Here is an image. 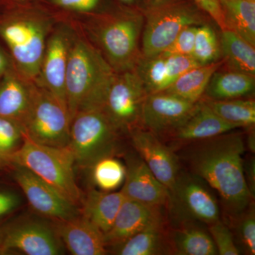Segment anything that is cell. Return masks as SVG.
<instances>
[{"instance_id":"cell-1","label":"cell","mask_w":255,"mask_h":255,"mask_svg":"<svg viewBox=\"0 0 255 255\" xmlns=\"http://www.w3.org/2000/svg\"><path fill=\"white\" fill-rule=\"evenodd\" d=\"M232 131L186 144L178 156L191 173L205 181L219 196L231 221L243 214L254 199L243 174L244 137L241 132Z\"/></svg>"},{"instance_id":"cell-2","label":"cell","mask_w":255,"mask_h":255,"mask_svg":"<svg viewBox=\"0 0 255 255\" xmlns=\"http://www.w3.org/2000/svg\"><path fill=\"white\" fill-rule=\"evenodd\" d=\"M117 73L83 33L73 31L65 79L70 119L78 112L101 110Z\"/></svg>"},{"instance_id":"cell-3","label":"cell","mask_w":255,"mask_h":255,"mask_svg":"<svg viewBox=\"0 0 255 255\" xmlns=\"http://www.w3.org/2000/svg\"><path fill=\"white\" fill-rule=\"evenodd\" d=\"M143 25L141 8L124 6L90 15L82 33L118 73L135 69L141 58L139 41Z\"/></svg>"},{"instance_id":"cell-4","label":"cell","mask_w":255,"mask_h":255,"mask_svg":"<svg viewBox=\"0 0 255 255\" xmlns=\"http://www.w3.org/2000/svg\"><path fill=\"white\" fill-rule=\"evenodd\" d=\"M52 23L31 11L0 16V38L9 52L13 66L26 80L36 82Z\"/></svg>"},{"instance_id":"cell-5","label":"cell","mask_w":255,"mask_h":255,"mask_svg":"<svg viewBox=\"0 0 255 255\" xmlns=\"http://www.w3.org/2000/svg\"><path fill=\"white\" fill-rule=\"evenodd\" d=\"M141 9L144 16L141 48L143 58L160 54L184 28L208 23L209 17L193 0L145 4Z\"/></svg>"},{"instance_id":"cell-6","label":"cell","mask_w":255,"mask_h":255,"mask_svg":"<svg viewBox=\"0 0 255 255\" xmlns=\"http://www.w3.org/2000/svg\"><path fill=\"white\" fill-rule=\"evenodd\" d=\"M10 163L23 166L78 205L82 194L75 180L73 153L68 147L41 145L23 132V142Z\"/></svg>"},{"instance_id":"cell-7","label":"cell","mask_w":255,"mask_h":255,"mask_svg":"<svg viewBox=\"0 0 255 255\" xmlns=\"http://www.w3.org/2000/svg\"><path fill=\"white\" fill-rule=\"evenodd\" d=\"M119 132L102 110L78 112L71 121L68 145L75 164L90 169L100 159L115 155Z\"/></svg>"},{"instance_id":"cell-8","label":"cell","mask_w":255,"mask_h":255,"mask_svg":"<svg viewBox=\"0 0 255 255\" xmlns=\"http://www.w3.org/2000/svg\"><path fill=\"white\" fill-rule=\"evenodd\" d=\"M169 191L166 206L174 228L191 223L209 226L219 221L221 209L216 194L195 174L181 170Z\"/></svg>"},{"instance_id":"cell-9","label":"cell","mask_w":255,"mask_h":255,"mask_svg":"<svg viewBox=\"0 0 255 255\" xmlns=\"http://www.w3.org/2000/svg\"><path fill=\"white\" fill-rule=\"evenodd\" d=\"M70 124L67 106L34 82L31 107L22 126L25 135L41 145L68 147Z\"/></svg>"},{"instance_id":"cell-10","label":"cell","mask_w":255,"mask_h":255,"mask_svg":"<svg viewBox=\"0 0 255 255\" xmlns=\"http://www.w3.org/2000/svg\"><path fill=\"white\" fill-rule=\"evenodd\" d=\"M147 95L135 69L117 73L101 110L119 131L129 132L140 124Z\"/></svg>"},{"instance_id":"cell-11","label":"cell","mask_w":255,"mask_h":255,"mask_svg":"<svg viewBox=\"0 0 255 255\" xmlns=\"http://www.w3.org/2000/svg\"><path fill=\"white\" fill-rule=\"evenodd\" d=\"M0 237L8 251L28 255H59L63 243L54 226L36 219H22L0 228Z\"/></svg>"},{"instance_id":"cell-12","label":"cell","mask_w":255,"mask_h":255,"mask_svg":"<svg viewBox=\"0 0 255 255\" xmlns=\"http://www.w3.org/2000/svg\"><path fill=\"white\" fill-rule=\"evenodd\" d=\"M15 181L36 213L53 220H70L80 216L78 205L29 169L13 164Z\"/></svg>"},{"instance_id":"cell-13","label":"cell","mask_w":255,"mask_h":255,"mask_svg":"<svg viewBox=\"0 0 255 255\" xmlns=\"http://www.w3.org/2000/svg\"><path fill=\"white\" fill-rule=\"evenodd\" d=\"M196 104L165 92L150 94L142 106L140 124L156 136H169L187 120Z\"/></svg>"},{"instance_id":"cell-14","label":"cell","mask_w":255,"mask_h":255,"mask_svg":"<svg viewBox=\"0 0 255 255\" xmlns=\"http://www.w3.org/2000/svg\"><path fill=\"white\" fill-rule=\"evenodd\" d=\"M72 33L73 30L65 26L50 32L42 59L39 76L35 82L66 106L65 79Z\"/></svg>"},{"instance_id":"cell-15","label":"cell","mask_w":255,"mask_h":255,"mask_svg":"<svg viewBox=\"0 0 255 255\" xmlns=\"http://www.w3.org/2000/svg\"><path fill=\"white\" fill-rule=\"evenodd\" d=\"M129 133L135 152L159 182L170 190L181 171L177 154L145 128L135 127Z\"/></svg>"},{"instance_id":"cell-16","label":"cell","mask_w":255,"mask_h":255,"mask_svg":"<svg viewBox=\"0 0 255 255\" xmlns=\"http://www.w3.org/2000/svg\"><path fill=\"white\" fill-rule=\"evenodd\" d=\"M125 180L122 192L127 199L146 205L164 206L168 201L169 191L151 172L136 152L126 159Z\"/></svg>"},{"instance_id":"cell-17","label":"cell","mask_w":255,"mask_h":255,"mask_svg":"<svg viewBox=\"0 0 255 255\" xmlns=\"http://www.w3.org/2000/svg\"><path fill=\"white\" fill-rule=\"evenodd\" d=\"M199 63L191 55L141 56L135 70L148 95L165 91L179 76Z\"/></svg>"},{"instance_id":"cell-18","label":"cell","mask_w":255,"mask_h":255,"mask_svg":"<svg viewBox=\"0 0 255 255\" xmlns=\"http://www.w3.org/2000/svg\"><path fill=\"white\" fill-rule=\"evenodd\" d=\"M162 207L146 205L125 198L113 226L105 235L107 247L120 244L150 225L165 220Z\"/></svg>"},{"instance_id":"cell-19","label":"cell","mask_w":255,"mask_h":255,"mask_svg":"<svg viewBox=\"0 0 255 255\" xmlns=\"http://www.w3.org/2000/svg\"><path fill=\"white\" fill-rule=\"evenodd\" d=\"M55 231L74 255H105L109 253L105 235L81 215L70 220H54Z\"/></svg>"},{"instance_id":"cell-20","label":"cell","mask_w":255,"mask_h":255,"mask_svg":"<svg viewBox=\"0 0 255 255\" xmlns=\"http://www.w3.org/2000/svg\"><path fill=\"white\" fill-rule=\"evenodd\" d=\"M237 128L236 126L223 120L201 98L196 102L195 108L187 120L169 137L177 143L186 145L217 136Z\"/></svg>"},{"instance_id":"cell-21","label":"cell","mask_w":255,"mask_h":255,"mask_svg":"<svg viewBox=\"0 0 255 255\" xmlns=\"http://www.w3.org/2000/svg\"><path fill=\"white\" fill-rule=\"evenodd\" d=\"M33 85L14 67L4 74L0 78V117L22 127L31 107Z\"/></svg>"},{"instance_id":"cell-22","label":"cell","mask_w":255,"mask_h":255,"mask_svg":"<svg viewBox=\"0 0 255 255\" xmlns=\"http://www.w3.org/2000/svg\"><path fill=\"white\" fill-rule=\"evenodd\" d=\"M112 252L119 255H172L165 220L153 223L123 243L112 246Z\"/></svg>"},{"instance_id":"cell-23","label":"cell","mask_w":255,"mask_h":255,"mask_svg":"<svg viewBox=\"0 0 255 255\" xmlns=\"http://www.w3.org/2000/svg\"><path fill=\"white\" fill-rule=\"evenodd\" d=\"M125 198L122 191L92 189L82 199L80 215L105 235L113 226Z\"/></svg>"},{"instance_id":"cell-24","label":"cell","mask_w":255,"mask_h":255,"mask_svg":"<svg viewBox=\"0 0 255 255\" xmlns=\"http://www.w3.org/2000/svg\"><path fill=\"white\" fill-rule=\"evenodd\" d=\"M220 69V68H219ZM216 70L210 79L204 96L211 100L243 98L255 91V76L231 70Z\"/></svg>"},{"instance_id":"cell-25","label":"cell","mask_w":255,"mask_h":255,"mask_svg":"<svg viewBox=\"0 0 255 255\" xmlns=\"http://www.w3.org/2000/svg\"><path fill=\"white\" fill-rule=\"evenodd\" d=\"M221 57L228 70L255 76V46L229 29L221 31Z\"/></svg>"},{"instance_id":"cell-26","label":"cell","mask_w":255,"mask_h":255,"mask_svg":"<svg viewBox=\"0 0 255 255\" xmlns=\"http://www.w3.org/2000/svg\"><path fill=\"white\" fill-rule=\"evenodd\" d=\"M172 254L216 255L217 250L211 235L196 223L174 228L169 233Z\"/></svg>"},{"instance_id":"cell-27","label":"cell","mask_w":255,"mask_h":255,"mask_svg":"<svg viewBox=\"0 0 255 255\" xmlns=\"http://www.w3.org/2000/svg\"><path fill=\"white\" fill-rule=\"evenodd\" d=\"M223 64L224 60L221 59L191 68L179 76L164 92L196 103L204 96L210 79Z\"/></svg>"},{"instance_id":"cell-28","label":"cell","mask_w":255,"mask_h":255,"mask_svg":"<svg viewBox=\"0 0 255 255\" xmlns=\"http://www.w3.org/2000/svg\"><path fill=\"white\" fill-rule=\"evenodd\" d=\"M227 29L255 46V0H219Z\"/></svg>"},{"instance_id":"cell-29","label":"cell","mask_w":255,"mask_h":255,"mask_svg":"<svg viewBox=\"0 0 255 255\" xmlns=\"http://www.w3.org/2000/svg\"><path fill=\"white\" fill-rule=\"evenodd\" d=\"M215 113L238 128L253 127L255 124V102L252 99L211 100L203 98Z\"/></svg>"},{"instance_id":"cell-30","label":"cell","mask_w":255,"mask_h":255,"mask_svg":"<svg viewBox=\"0 0 255 255\" xmlns=\"http://www.w3.org/2000/svg\"><path fill=\"white\" fill-rule=\"evenodd\" d=\"M90 169L92 182L99 190L114 191L123 185L125 180L126 165L114 156L100 159Z\"/></svg>"},{"instance_id":"cell-31","label":"cell","mask_w":255,"mask_h":255,"mask_svg":"<svg viewBox=\"0 0 255 255\" xmlns=\"http://www.w3.org/2000/svg\"><path fill=\"white\" fill-rule=\"evenodd\" d=\"M191 56L201 65L221 60L219 39L216 31L209 23L198 26Z\"/></svg>"},{"instance_id":"cell-32","label":"cell","mask_w":255,"mask_h":255,"mask_svg":"<svg viewBox=\"0 0 255 255\" xmlns=\"http://www.w3.org/2000/svg\"><path fill=\"white\" fill-rule=\"evenodd\" d=\"M234 223L233 237L241 254H255V211L251 203L248 209L236 219Z\"/></svg>"},{"instance_id":"cell-33","label":"cell","mask_w":255,"mask_h":255,"mask_svg":"<svg viewBox=\"0 0 255 255\" xmlns=\"http://www.w3.org/2000/svg\"><path fill=\"white\" fill-rule=\"evenodd\" d=\"M23 142V130L14 121L0 117V163H10Z\"/></svg>"},{"instance_id":"cell-34","label":"cell","mask_w":255,"mask_h":255,"mask_svg":"<svg viewBox=\"0 0 255 255\" xmlns=\"http://www.w3.org/2000/svg\"><path fill=\"white\" fill-rule=\"evenodd\" d=\"M209 233L216 246L218 255H241L235 242L232 231L221 220L209 225Z\"/></svg>"},{"instance_id":"cell-35","label":"cell","mask_w":255,"mask_h":255,"mask_svg":"<svg viewBox=\"0 0 255 255\" xmlns=\"http://www.w3.org/2000/svg\"><path fill=\"white\" fill-rule=\"evenodd\" d=\"M198 26H189L184 28L160 54L164 56L191 55Z\"/></svg>"},{"instance_id":"cell-36","label":"cell","mask_w":255,"mask_h":255,"mask_svg":"<svg viewBox=\"0 0 255 255\" xmlns=\"http://www.w3.org/2000/svg\"><path fill=\"white\" fill-rule=\"evenodd\" d=\"M22 204V198L11 188L0 187V223L16 212Z\"/></svg>"},{"instance_id":"cell-37","label":"cell","mask_w":255,"mask_h":255,"mask_svg":"<svg viewBox=\"0 0 255 255\" xmlns=\"http://www.w3.org/2000/svg\"><path fill=\"white\" fill-rule=\"evenodd\" d=\"M199 8L219 26L221 31L227 29L222 7L219 0H193Z\"/></svg>"},{"instance_id":"cell-38","label":"cell","mask_w":255,"mask_h":255,"mask_svg":"<svg viewBox=\"0 0 255 255\" xmlns=\"http://www.w3.org/2000/svg\"><path fill=\"white\" fill-rule=\"evenodd\" d=\"M53 4L63 9L89 13L98 7L101 0H50Z\"/></svg>"},{"instance_id":"cell-39","label":"cell","mask_w":255,"mask_h":255,"mask_svg":"<svg viewBox=\"0 0 255 255\" xmlns=\"http://www.w3.org/2000/svg\"><path fill=\"white\" fill-rule=\"evenodd\" d=\"M243 174L247 186L253 199L255 197V157L243 159Z\"/></svg>"},{"instance_id":"cell-40","label":"cell","mask_w":255,"mask_h":255,"mask_svg":"<svg viewBox=\"0 0 255 255\" xmlns=\"http://www.w3.org/2000/svg\"><path fill=\"white\" fill-rule=\"evenodd\" d=\"M12 67L14 66L9 55L0 46V78Z\"/></svg>"},{"instance_id":"cell-41","label":"cell","mask_w":255,"mask_h":255,"mask_svg":"<svg viewBox=\"0 0 255 255\" xmlns=\"http://www.w3.org/2000/svg\"><path fill=\"white\" fill-rule=\"evenodd\" d=\"M246 147H248V150L251 151V152L255 153V134L254 130H252L249 134H248V137H247Z\"/></svg>"},{"instance_id":"cell-42","label":"cell","mask_w":255,"mask_h":255,"mask_svg":"<svg viewBox=\"0 0 255 255\" xmlns=\"http://www.w3.org/2000/svg\"><path fill=\"white\" fill-rule=\"evenodd\" d=\"M119 2L124 5V6H129V7H136L134 6L133 5L135 4V2L137 0H117Z\"/></svg>"},{"instance_id":"cell-43","label":"cell","mask_w":255,"mask_h":255,"mask_svg":"<svg viewBox=\"0 0 255 255\" xmlns=\"http://www.w3.org/2000/svg\"><path fill=\"white\" fill-rule=\"evenodd\" d=\"M10 253H11V252L8 251V250L5 248L2 239L0 237V255H9L11 254Z\"/></svg>"},{"instance_id":"cell-44","label":"cell","mask_w":255,"mask_h":255,"mask_svg":"<svg viewBox=\"0 0 255 255\" xmlns=\"http://www.w3.org/2000/svg\"><path fill=\"white\" fill-rule=\"evenodd\" d=\"M169 1V0H147L145 4H159L162 3L166 2V1Z\"/></svg>"},{"instance_id":"cell-45","label":"cell","mask_w":255,"mask_h":255,"mask_svg":"<svg viewBox=\"0 0 255 255\" xmlns=\"http://www.w3.org/2000/svg\"><path fill=\"white\" fill-rule=\"evenodd\" d=\"M2 166H3V165H2V164H1V163H0V167H2Z\"/></svg>"}]
</instances>
